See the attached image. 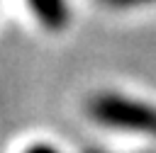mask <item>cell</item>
I'll return each instance as SVG.
<instances>
[{"mask_svg": "<svg viewBox=\"0 0 156 153\" xmlns=\"http://www.w3.org/2000/svg\"><path fill=\"white\" fill-rule=\"evenodd\" d=\"M24 153H58L54 146H49V143H34V146H29Z\"/></svg>", "mask_w": 156, "mask_h": 153, "instance_id": "obj_4", "label": "cell"}, {"mask_svg": "<svg viewBox=\"0 0 156 153\" xmlns=\"http://www.w3.org/2000/svg\"><path fill=\"white\" fill-rule=\"evenodd\" d=\"M88 114L93 121L110 129L156 136V107L117 92L93 95L88 100Z\"/></svg>", "mask_w": 156, "mask_h": 153, "instance_id": "obj_1", "label": "cell"}, {"mask_svg": "<svg viewBox=\"0 0 156 153\" xmlns=\"http://www.w3.org/2000/svg\"><path fill=\"white\" fill-rule=\"evenodd\" d=\"M110 7H136V5H149L156 0H105Z\"/></svg>", "mask_w": 156, "mask_h": 153, "instance_id": "obj_3", "label": "cell"}, {"mask_svg": "<svg viewBox=\"0 0 156 153\" xmlns=\"http://www.w3.org/2000/svg\"><path fill=\"white\" fill-rule=\"evenodd\" d=\"M88 153H102V151H88Z\"/></svg>", "mask_w": 156, "mask_h": 153, "instance_id": "obj_5", "label": "cell"}, {"mask_svg": "<svg viewBox=\"0 0 156 153\" xmlns=\"http://www.w3.org/2000/svg\"><path fill=\"white\" fill-rule=\"evenodd\" d=\"M27 5L34 12V17L39 19V24L51 32H58L68 24L71 12H68L66 0H27Z\"/></svg>", "mask_w": 156, "mask_h": 153, "instance_id": "obj_2", "label": "cell"}]
</instances>
